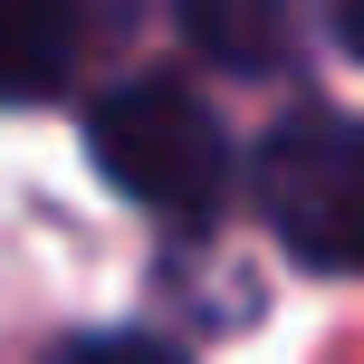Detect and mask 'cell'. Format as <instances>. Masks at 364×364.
<instances>
[{
	"label": "cell",
	"mask_w": 364,
	"mask_h": 364,
	"mask_svg": "<svg viewBox=\"0 0 364 364\" xmlns=\"http://www.w3.org/2000/svg\"><path fill=\"white\" fill-rule=\"evenodd\" d=\"M87 144H96V173H106L125 201H144L154 220H182V230L211 220L220 192H230V134L211 125L201 96L164 87V77L96 96Z\"/></svg>",
	"instance_id": "1"
},
{
	"label": "cell",
	"mask_w": 364,
	"mask_h": 364,
	"mask_svg": "<svg viewBox=\"0 0 364 364\" xmlns=\"http://www.w3.org/2000/svg\"><path fill=\"white\" fill-rule=\"evenodd\" d=\"M259 211L288 259L364 278V125L336 106L288 115L259 144Z\"/></svg>",
	"instance_id": "2"
},
{
	"label": "cell",
	"mask_w": 364,
	"mask_h": 364,
	"mask_svg": "<svg viewBox=\"0 0 364 364\" xmlns=\"http://www.w3.org/2000/svg\"><path fill=\"white\" fill-rule=\"evenodd\" d=\"M173 10H182V38L240 77H278L307 38V0H173Z\"/></svg>",
	"instance_id": "3"
},
{
	"label": "cell",
	"mask_w": 364,
	"mask_h": 364,
	"mask_svg": "<svg viewBox=\"0 0 364 364\" xmlns=\"http://www.w3.org/2000/svg\"><path fill=\"white\" fill-rule=\"evenodd\" d=\"M87 48V0H0V106L58 96Z\"/></svg>",
	"instance_id": "4"
},
{
	"label": "cell",
	"mask_w": 364,
	"mask_h": 364,
	"mask_svg": "<svg viewBox=\"0 0 364 364\" xmlns=\"http://www.w3.org/2000/svg\"><path fill=\"white\" fill-rule=\"evenodd\" d=\"M48 364H182V355L154 346V336H77V346H58Z\"/></svg>",
	"instance_id": "5"
},
{
	"label": "cell",
	"mask_w": 364,
	"mask_h": 364,
	"mask_svg": "<svg viewBox=\"0 0 364 364\" xmlns=\"http://www.w3.org/2000/svg\"><path fill=\"white\" fill-rule=\"evenodd\" d=\"M346 48L364 58V0H346Z\"/></svg>",
	"instance_id": "6"
}]
</instances>
